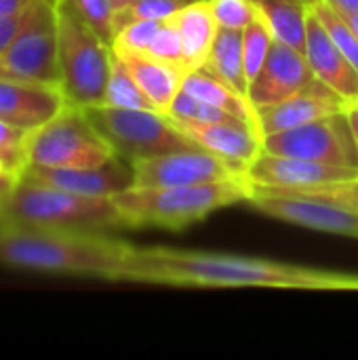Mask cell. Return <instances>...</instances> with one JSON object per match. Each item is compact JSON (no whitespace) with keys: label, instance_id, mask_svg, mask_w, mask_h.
<instances>
[{"label":"cell","instance_id":"cell-20","mask_svg":"<svg viewBox=\"0 0 358 360\" xmlns=\"http://www.w3.org/2000/svg\"><path fill=\"white\" fill-rule=\"evenodd\" d=\"M112 51L127 63V68L131 70V74L135 76L143 93L150 97V101L156 105V110L162 114H169V108L173 99L177 97V93L181 91L188 70L152 59L143 53H131V51H120V49H112Z\"/></svg>","mask_w":358,"mask_h":360},{"label":"cell","instance_id":"cell-39","mask_svg":"<svg viewBox=\"0 0 358 360\" xmlns=\"http://www.w3.org/2000/svg\"><path fill=\"white\" fill-rule=\"evenodd\" d=\"M344 114H346V118H348L350 131H352V135H354V141H357V146H358V99L346 105Z\"/></svg>","mask_w":358,"mask_h":360},{"label":"cell","instance_id":"cell-1","mask_svg":"<svg viewBox=\"0 0 358 360\" xmlns=\"http://www.w3.org/2000/svg\"><path fill=\"white\" fill-rule=\"evenodd\" d=\"M129 283L165 287H268L358 291V274L276 259L171 247H137Z\"/></svg>","mask_w":358,"mask_h":360},{"label":"cell","instance_id":"cell-10","mask_svg":"<svg viewBox=\"0 0 358 360\" xmlns=\"http://www.w3.org/2000/svg\"><path fill=\"white\" fill-rule=\"evenodd\" d=\"M247 205L266 217L308 230L358 238V211L306 194L251 186Z\"/></svg>","mask_w":358,"mask_h":360},{"label":"cell","instance_id":"cell-31","mask_svg":"<svg viewBox=\"0 0 358 360\" xmlns=\"http://www.w3.org/2000/svg\"><path fill=\"white\" fill-rule=\"evenodd\" d=\"M209 6L219 30L243 32L257 19V11L251 0H209Z\"/></svg>","mask_w":358,"mask_h":360},{"label":"cell","instance_id":"cell-5","mask_svg":"<svg viewBox=\"0 0 358 360\" xmlns=\"http://www.w3.org/2000/svg\"><path fill=\"white\" fill-rule=\"evenodd\" d=\"M55 6L59 86L74 105H103L112 70V44H108L70 4L55 0Z\"/></svg>","mask_w":358,"mask_h":360},{"label":"cell","instance_id":"cell-32","mask_svg":"<svg viewBox=\"0 0 358 360\" xmlns=\"http://www.w3.org/2000/svg\"><path fill=\"white\" fill-rule=\"evenodd\" d=\"M160 23L162 21H156V19H143V21H133V23L120 27L112 40V49L131 51V53H146V49L150 46Z\"/></svg>","mask_w":358,"mask_h":360},{"label":"cell","instance_id":"cell-38","mask_svg":"<svg viewBox=\"0 0 358 360\" xmlns=\"http://www.w3.org/2000/svg\"><path fill=\"white\" fill-rule=\"evenodd\" d=\"M19 179H21V175H0V207L6 200V196L11 194V190L17 186Z\"/></svg>","mask_w":358,"mask_h":360},{"label":"cell","instance_id":"cell-12","mask_svg":"<svg viewBox=\"0 0 358 360\" xmlns=\"http://www.w3.org/2000/svg\"><path fill=\"white\" fill-rule=\"evenodd\" d=\"M245 177L257 188H281V190H306L314 186H327L335 181H348L358 177L354 167H338L306 158L279 156L266 150L247 167Z\"/></svg>","mask_w":358,"mask_h":360},{"label":"cell","instance_id":"cell-18","mask_svg":"<svg viewBox=\"0 0 358 360\" xmlns=\"http://www.w3.org/2000/svg\"><path fill=\"white\" fill-rule=\"evenodd\" d=\"M179 131H184L196 146L213 152L215 156L243 167H247L260 156L262 148V135L255 124H198V122H186L175 120Z\"/></svg>","mask_w":358,"mask_h":360},{"label":"cell","instance_id":"cell-15","mask_svg":"<svg viewBox=\"0 0 358 360\" xmlns=\"http://www.w3.org/2000/svg\"><path fill=\"white\" fill-rule=\"evenodd\" d=\"M319 78L314 76L302 51L274 40L262 72L249 84V101L253 110L262 105H272L308 89Z\"/></svg>","mask_w":358,"mask_h":360},{"label":"cell","instance_id":"cell-30","mask_svg":"<svg viewBox=\"0 0 358 360\" xmlns=\"http://www.w3.org/2000/svg\"><path fill=\"white\" fill-rule=\"evenodd\" d=\"M143 55H148L152 59H158V61H165V63H171V65L186 68V57H184V44H181L179 30L169 19L160 23L158 32L154 34V38H152V42H150V46L146 49Z\"/></svg>","mask_w":358,"mask_h":360},{"label":"cell","instance_id":"cell-27","mask_svg":"<svg viewBox=\"0 0 358 360\" xmlns=\"http://www.w3.org/2000/svg\"><path fill=\"white\" fill-rule=\"evenodd\" d=\"M272 42H274V36H272L270 27L260 19V15L251 25H247L243 30V57H245V72H247L249 84L262 72V68L270 55Z\"/></svg>","mask_w":358,"mask_h":360},{"label":"cell","instance_id":"cell-4","mask_svg":"<svg viewBox=\"0 0 358 360\" xmlns=\"http://www.w3.org/2000/svg\"><path fill=\"white\" fill-rule=\"evenodd\" d=\"M0 224L34 230H120L127 228L114 198L82 196L19 179L0 207Z\"/></svg>","mask_w":358,"mask_h":360},{"label":"cell","instance_id":"cell-34","mask_svg":"<svg viewBox=\"0 0 358 360\" xmlns=\"http://www.w3.org/2000/svg\"><path fill=\"white\" fill-rule=\"evenodd\" d=\"M25 143H27V133L19 131L15 127H8L0 122V154L13 156L27 167V156H25Z\"/></svg>","mask_w":358,"mask_h":360},{"label":"cell","instance_id":"cell-9","mask_svg":"<svg viewBox=\"0 0 358 360\" xmlns=\"http://www.w3.org/2000/svg\"><path fill=\"white\" fill-rule=\"evenodd\" d=\"M270 154L358 169V146L344 112L262 137Z\"/></svg>","mask_w":358,"mask_h":360},{"label":"cell","instance_id":"cell-6","mask_svg":"<svg viewBox=\"0 0 358 360\" xmlns=\"http://www.w3.org/2000/svg\"><path fill=\"white\" fill-rule=\"evenodd\" d=\"M27 165L51 169L99 167L116 156L110 141L97 131L87 110L68 103L55 118L27 133Z\"/></svg>","mask_w":358,"mask_h":360},{"label":"cell","instance_id":"cell-43","mask_svg":"<svg viewBox=\"0 0 358 360\" xmlns=\"http://www.w3.org/2000/svg\"><path fill=\"white\" fill-rule=\"evenodd\" d=\"M184 2H186V4H188V2H192V0H184Z\"/></svg>","mask_w":358,"mask_h":360},{"label":"cell","instance_id":"cell-14","mask_svg":"<svg viewBox=\"0 0 358 360\" xmlns=\"http://www.w3.org/2000/svg\"><path fill=\"white\" fill-rule=\"evenodd\" d=\"M68 103L59 84L0 76V122L8 127L32 133L55 118Z\"/></svg>","mask_w":358,"mask_h":360},{"label":"cell","instance_id":"cell-42","mask_svg":"<svg viewBox=\"0 0 358 360\" xmlns=\"http://www.w3.org/2000/svg\"><path fill=\"white\" fill-rule=\"evenodd\" d=\"M308 4H314V2H319V0H306Z\"/></svg>","mask_w":358,"mask_h":360},{"label":"cell","instance_id":"cell-7","mask_svg":"<svg viewBox=\"0 0 358 360\" xmlns=\"http://www.w3.org/2000/svg\"><path fill=\"white\" fill-rule=\"evenodd\" d=\"M84 110L114 152L127 160L150 158L196 146L177 129L169 114L158 110H129L112 105H93Z\"/></svg>","mask_w":358,"mask_h":360},{"label":"cell","instance_id":"cell-36","mask_svg":"<svg viewBox=\"0 0 358 360\" xmlns=\"http://www.w3.org/2000/svg\"><path fill=\"white\" fill-rule=\"evenodd\" d=\"M38 0H0V15H21L27 13Z\"/></svg>","mask_w":358,"mask_h":360},{"label":"cell","instance_id":"cell-26","mask_svg":"<svg viewBox=\"0 0 358 360\" xmlns=\"http://www.w3.org/2000/svg\"><path fill=\"white\" fill-rule=\"evenodd\" d=\"M310 6H312L314 15L319 17V21L329 32V36L333 38V42L338 44V49L344 53V57L354 65V70L358 72V36L350 27V23L325 0H319Z\"/></svg>","mask_w":358,"mask_h":360},{"label":"cell","instance_id":"cell-16","mask_svg":"<svg viewBox=\"0 0 358 360\" xmlns=\"http://www.w3.org/2000/svg\"><path fill=\"white\" fill-rule=\"evenodd\" d=\"M346 101L331 91L325 82L317 80L308 89L279 101L272 105L255 108V127L260 135H270L279 131H289L346 110Z\"/></svg>","mask_w":358,"mask_h":360},{"label":"cell","instance_id":"cell-35","mask_svg":"<svg viewBox=\"0 0 358 360\" xmlns=\"http://www.w3.org/2000/svg\"><path fill=\"white\" fill-rule=\"evenodd\" d=\"M34 8V6H32ZM30 8V11H32ZM30 11L27 13H21V15H0V55L11 46V42L17 38V34L21 32V27L25 25L27 17H30Z\"/></svg>","mask_w":358,"mask_h":360},{"label":"cell","instance_id":"cell-21","mask_svg":"<svg viewBox=\"0 0 358 360\" xmlns=\"http://www.w3.org/2000/svg\"><path fill=\"white\" fill-rule=\"evenodd\" d=\"M260 19L270 27L274 40H281L304 53L306 21L310 4L306 0H251Z\"/></svg>","mask_w":358,"mask_h":360},{"label":"cell","instance_id":"cell-23","mask_svg":"<svg viewBox=\"0 0 358 360\" xmlns=\"http://www.w3.org/2000/svg\"><path fill=\"white\" fill-rule=\"evenodd\" d=\"M205 68L211 70L215 76H219L236 93L249 99V78L245 72V57H243V32L219 30L211 55L205 61Z\"/></svg>","mask_w":358,"mask_h":360},{"label":"cell","instance_id":"cell-2","mask_svg":"<svg viewBox=\"0 0 358 360\" xmlns=\"http://www.w3.org/2000/svg\"><path fill=\"white\" fill-rule=\"evenodd\" d=\"M135 245L97 230H34L0 224V266L129 283Z\"/></svg>","mask_w":358,"mask_h":360},{"label":"cell","instance_id":"cell-3","mask_svg":"<svg viewBox=\"0 0 358 360\" xmlns=\"http://www.w3.org/2000/svg\"><path fill=\"white\" fill-rule=\"evenodd\" d=\"M251 184L243 175L222 181L175 188H129L114 198L127 228H162L181 232L219 209L247 202Z\"/></svg>","mask_w":358,"mask_h":360},{"label":"cell","instance_id":"cell-25","mask_svg":"<svg viewBox=\"0 0 358 360\" xmlns=\"http://www.w3.org/2000/svg\"><path fill=\"white\" fill-rule=\"evenodd\" d=\"M169 116L175 118V120H186V122H198V124H241V122H247V124H253L249 120H243L238 118L236 114L232 112H226L222 108H215V105H209L184 91L177 93V97L173 99L171 108H169Z\"/></svg>","mask_w":358,"mask_h":360},{"label":"cell","instance_id":"cell-22","mask_svg":"<svg viewBox=\"0 0 358 360\" xmlns=\"http://www.w3.org/2000/svg\"><path fill=\"white\" fill-rule=\"evenodd\" d=\"M181 91L209 103L215 108H222L226 112L236 114L243 120H249L255 124V110L251 105V101L247 97H243L241 93H236L230 84H226L219 76H215L211 70H207L205 65L190 70L184 78Z\"/></svg>","mask_w":358,"mask_h":360},{"label":"cell","instance_id":"cell-8","mask_svg":"<svg viewBox=\"0 0 358 360\" xmlns=\"http://www.w3.org/2000/svg\"><path fill=\"white\" fill-rule=\"evenodd\" d=\"M0 76L59 84L55 0H38L34 4L17 38L0 55Z\"/></svg>","mask_w":358,"mask_h":360},{"label":"cell","instance_id":"cell-29","mask_svg":"<svg viewBox=\"0 0 358 360\" xmlns=\"http://www.w3.org/2000/svg\"><path fill=\"white\" fill-rule=\"evenodd\" d=\"M70 4L108 44L114 40V4L112 0H63Z\"/></svg>","mask_w":358,"mask_h":360},{"label":"cell","instance_id":"cell-13","mask_svg":"<svg viewBox=\"0 0 358 360\" xmlns=\"http://www.w3.org/2000/svg\"><path fill=\"white\" fill-rule=\"evenodd\" d=\"M21 177L34 184L51 186L82 196L112 198L133 188V165L131 160L116 154L114 158H110L99 167H84V169H51V167L27 165Z\"/></svg>","mask_w":358,"mask_h":360},{"label":"cell","instance_id":"cell-41","mask_svg":"<svg viewBox=\"0 0 358 360\" xmlns=\"http://www.w3.org/2000/svg\"><path fill=\"white\" fill-rule=\"evenodd\" d=\"M133 0H112V4H114V8L118 11V8H122V6H127V4H131Z\"/></svg>","mask_w":358,"mask_h":360},{"label":"cell","instance_id":"cell-40","mask_svg":"<svg viewBox=\"0 0 358 360\" xmlns=\"http://www.w3.org/2000/svg\"><path fill=\"white\" fill-rule=\"evenodd\" d=\"M340 15H342V13H340ZM342 17L350 23V27L354 30V34L358 36V15H342Z\"/></svg>","mask_w":358,"mask_h":360},{"label":"cell","instance_id":"cell-11","mask_svg":"<svg viewBox=\"0 0 358 360\" xmlns=\"http://www.w3.org/2000/svg\"><path fill=\"white\" fill-rule=\"evenodd\" d=\"M131 165H133V188L196 186V184L222 181L245 173L243 167H236L200 146L175 150L150 158H137L131 160Z\"/></svg>","mask_w":358,"mask_h":360},{"label":"cell","instance_id":"cell-33","mask_svg":"<svg viewBox=\"0 0 358 360\" xmlns=\"http://www.w3.org/2000/svg\"><path fill=\"white\" fill-rule=\"evenodd\" d=\"M276 190H281V188H276ZM285 192L314 196V198L344 205L348 209L358 211V177L348 179V181H335V184H327V186H314V188H306V190H285Z\"/></svg>","mask_w":358,"mask_h":360},{"label":"cell","instance_id":"cell-19","mask_svg":"<svg viewBox=\"0 0 358 360\" xmlns=\"http://www.w3.org/2000/svg\"><path fill=\"white\" fill-rule=\"evenodd\" d=\"M169 21L179 30L188 72L205 65L219 34V25L213 17L209 0H192L179 6Z\"/></svg>","mask_w":358,"mask_h":360},{"label":"cell","instance_id":"cell-28","mask_svg":"<svg viewBox=\"0 0 358 360\" xmlns=\"http://www.w3.org/2000/svg\"><path fill=\"white\" fill-rule=\"evenodd\" d=\"M184 4H186L184 0H133L131 4L114 11V36L120 27L133 21H143V19L167 21Z\"/></svg>","mask_w":358,"mask_h":360},{"label":"cell","instance_id":"cell-37","mask_svg":"<svg viewBox=\"0 0 358 360\" xmlns=\"http://www.w3.org/2000/svg\"><path fill=\"white\" fill-rule=\"evenodd\" d=\"M342 15H358V0H325Z\"/></svg>","mask_w":358,"mask_h":360},{"label":"cell","instance_id":"cell-17","mask_svg":"<svg viewBox=\"0 0 358 360\" xmlns=\"http://www.w3.org/2000/svg\"><path fill=\"white\" fill-rule=\"evenodd\" d=\"M304 55L314 72V76L335 91L346 103L358 99V72L354 65L338 49L325 25L314 15L312 6L306 21V44Z\"/></svg>","mask_w":358,"mask_h":360},{"label":"cell","instance_id":"cell-24","mask_svg":"<svg viewBox=\"0 0 358 360\" xmlns=\"http://www.w3.org/2000/svg\"><path fill=\"white\" fill-rule=\"evenodd\" d=\"M112 108H129V110H156L150 97L143 93L127 63L112 51V70L106 89V103Z\"/></svg>","mask_w":358,"mask_h":360}]
</instances>
